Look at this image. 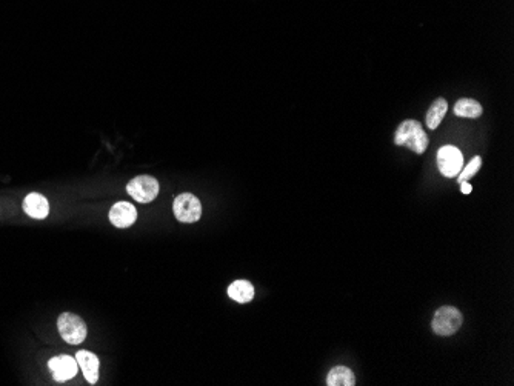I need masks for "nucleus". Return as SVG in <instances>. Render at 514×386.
<instances>
[{"label":"nucleus","mask_w":514,"mask_h":386,"mask_svg":"<svg viewBox=\"0 0 514 386\" xmlns=\"http://www.w3.org/2000/svg\"><path fill=\"white\" fill-rule=\"evenodd\" d=\"M471 189H473V186L470 185V181H460V191H462L464 194H470L471 193Z\"/></svg>","instance_id":"nucleus-16"},{"label":"nucleus","mask_w":514,"mask_h":386,"mask_svg":"<svg viewBox=\"0 0 514 386\" xmlns=\"http://www.w3.org/2000/svg\"><path fill=\"white\" fill-rule=\"evenodd\" d=\"M395 143L399 147L413 149L416 154H423L428 147V138L418 120H405L397 128Z\"/></svg>","instance_id":"nucleus-1"},{"label":"nucleus","mask_w":514,"mask_h":386,"mask_svg":"<svg viewBox=\"0 0 514 386\" xmlns=\"http://www.w3.org/2000/svg\"><path fill=\"white\" fill-rule=\"evenodd\" d=\"M455 114L459 117L478 119L482 114V107L479 102L473 99H460L455 105Z\"/></svg>","instance_id":"nucleus-14"},{"label":"nucleus","mask_w":514,"mask_h":386,"mask_svg":"<svg viewBox=\"0 0 514 386\" xmlns=\"http://www.w3.org/2000/svg\"><path fill=\"white\" fill-rule=\"evenodd\" d=\"M57 329L59 334L70 345L82 343L88 334L85 322H83L79 316H75L73 313H64L59 317Z\"/></svg>","instance_id":"nucleus-2"},{"label":"nucleus","mask_w":514,"mask_h":386,"mask_svg":"<svg viewBox=\"0 0 514 386\" xmlns=\"http://www.w3.org/2000/svg\"><path fill=\"white\" fill-rule=\"evenodd\" d=\"M110 221L117 228H130L138 221V209L128 202H117L110 209Z\"/></svg>","instance_id":"nucleus-8"},{"label":"nucleus","mask_w":514,"mask_h":386,"mask_svg":"<svg viewBox=\"0 0 514 386\" xmlns=\"http://www.w3.org/2000/svg\"><path fill=\"white\" fill-rule=\"evenodd\" d=\"M75 360H78V365L82 369L83 377L87 378V382L89 385H96L97 380H99V368H101V362L97 359V355L82 350L75 354Z\"/></svg>","instance_id":"nucleus-9"},{"label":"nucleus","mask_w":514,"mask_h":386,"mask_svg":"<svg viewBox=\"0 0 514 386\" xmlns=\"http://www.w3.org/2000/svg\"><path fill=\"white\" fill-rule=\"evenodd\" d=\"M228 296L237 304H248L254 297V286L247 280H236L228 286Z\"/></svg>","instance_id":"nucleus-11"},{"label":"nucleus","mask_w":514,"mask_h":386,"mask_svg":"<svg viewBox=\"0 0 514 386\" xmlns=\"http://www.w3.org/2000/svg\"><path fill=\"white\" fill-rule=\"evenodd\" d=\"M48 368L56 382H66L75 377L79 371L78 360L70 355H57L48 362Z\"/></svg>","instance_id":"nucleus-7"},{"label":"nucleus","mask_w":514,"mask_h":386,"mask_svg":"<svg viewBox=\"0 0 514 386\" xmlns=\"http://www.w3.org/2000/svg\"><path fill=\"white\" fill-rule=\"evenodd\" d=\"M172 211L179 222L182 223H194L198 222L202 216L200 200L190 193H184L176 198Z\"/></svg>","instance_id":"nucleus-4"},{"label":"nucleus","mask_w":514,"mask_h":386,"mask_svg":"<svg viewBox=\"0 0 514 386\" xmlns=\"http://www.w3.org/2000/svg\"><path fill=\"white\" fill-rule=\"evenodd\" d=\"M462 322L464 319L459 309L453 306H442L437 309L433 317L432 328L437 336H451L456 334V331L462 327Z\"/></svg>","instance_id":"nucleus-3"},{"label":"nucleus","mask_w":514,"mask_h":386,"mask_svg":"<svg viewBox=\"0 0 514 386\" xmlns=\"http://www.w3.org/2000/svg\"><path fill=\"white\" fill-rule=\"evenodd\" d=\"M437 166L445 177H457L460 170L464 168V156L456 147H442L437 151Z\"/></svg>","instance_id":"nucleus-5"},{"label":"nucleus","mask_w":514,"mask_h":386,"mask_svg":"<svg viewBox=\"0 0 514 386\" xmlns=\"http://www.w3.org/2000/svg\"><path fill=\"white\" fill-rule=\"evenodd\" d=\"M447 110H448V103L445 99H437L432 107H429L428 114H427V126L429 128V130H436V128L441 125L442 119L445 117V114H447Z\"/></svg>","instance_id":"nucleus-13"},{"label":"nucleus","mask_w":514,"mask_h":386,"mask_svg":"<svg viewBox=\"0 0 514 386\" xmlns=\"http://www.w3.org/2000/svg\"><path fill=\"white\" fill-rule=\"evenodd\" d=\"M159 189H161V186H159V181L154 177H149V176H139V177L133 179L130 184L126 185L128 194L140 203L153 202L157 198Z\"/></svg>","instance_id":"nucleus-6"},{"label":"nucleus","mask_w":514,"mask_h":386,"mask_svg":"<svg viewBox=\"0 0 514 386\" xmlns=\"http://www.w3.org/2000/svg\"><path fill=\"white\" fill-rule=\"evenodd\" d=\"M328 386H354L356 385V376L346 366H336L330 371L327 377Z\"/></svg>","instance_id":"nucleus-12"},{"label":"nucleus","mask_w":514,"mask_h":386,"mask_svg":"<svg viewBox=\"0 0 514 386\" xmlns=\"http://www.w3.org/2000/svg\"><path fill=\"white\" fill-rule=\"evenodd\" d=\"M482 166V158L479 156H476L471 162H468V165L465 166L464 170H460V172L457 174V180L459 181H467L470 180L471 177H474L478 171L480 170Z\"/></svg>","instance_id":"nucleus-15"},{"label":"nucleus","mask_w":514,"mask_h":386,"mask_svg":"<svg viewBox=\"0 0 514 386\" xmlns=\"http://www.w3.org/2000/svg\"><path fill=\"white\" fill-rule=\"evenodd\" d=\"M24 211L29 217L42 221L50 213V203L42 194L31 193L24 199Z\"/></svg>","instance_id":"nucleus-10"}]
</instances>
